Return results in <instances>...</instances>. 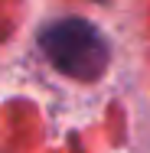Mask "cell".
<instances>
[{"instance_id": "cell-1", "label": "cell", "mask_w": 150, "mask_h": 153, "mask_svg": "<svg viewBox=\"0 0 150 153\" xmlns=\"http://www.w3.org/2000/svg\"><path fill=\"white\" fill-rule=\"evenodd\" d=\"M39 46H43V56L62 75L78 78V82H95L108 68L104 36L98 33V26H91L88 20H78V16L49 23L39 33Z\"/></svg>"}]
</instances>
